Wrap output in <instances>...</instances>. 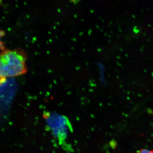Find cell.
<instances>
[{"instance_id": "1", "label": "cell", "mask_w": 153, "mask_h": 153, "mask_svg": "<svg viewBox=\"0 0 153 153\" xmlns=\"http://www.w3.org/2000/svg\"><path fill=\"white\" fill-rule=\"evenodd\" d=\"M27 54L21 48L2 50L0 52V85L7 78L26 74Z\"/></svg>"}, {"instance_id": "2", "label": "cell", "mask_w": 153, "mask_h": 153, "mask_svg": "<svg viewBox=\"0 0 153 153\" xmlns=\"http://www.w3.org/2000/svg\"><path fill=\"white\" fill-rule=\"evenodd\" d=\"M48 126L51 133L60 145H64L69 134L72 131L68 118L55 112H49L46 116Z\"/></svg>"}, {"instance_id": "3", "label": "cell", "mask_w": 153, "mask_h": 153, "mask_svg": "<svg viewBox=\"0 0 153 153\" xmlns=\"http://www.w3.org/2000/svg\"><path fill=\"white\" fill-rule=\"evenodd\" d=\"M139 152L140 153H153V150H150L146 149H141Z\"/></svg>"}, {"instance_id": "4", "label": "cell", "mask_w": 153, "mask_h": 153, "mask_svg": "<svg viewBox=\"0 0 153 153\" xmlns=\"http://www.w3.org/2000/svg\"><path fill=\"white\" fill-rule=\"evenodd\" d=\"M137 153H140V152L139 151L138 152H137Z\"/></svg>"}]
</instances>
